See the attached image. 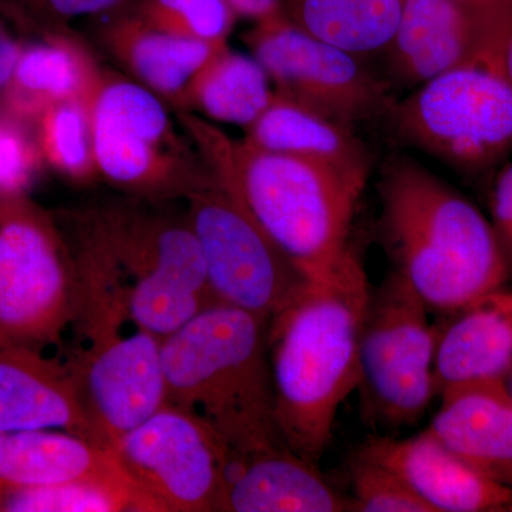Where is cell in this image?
I'll use <instances>...</instances> for the list:
<instances>
[{
  "label": "cell",
  "mask_w": 512,
  "mask_h": 512,
  "mask_svg": "<svg viewBox=\"0 0 512 512\" xmlns=\"http://www.w3.org/2000/svg\"><path fill=\"white\" fill-rule=\"evenodd\" d=\"M126 313L96 309L76 323L86 346L69 366L100 446L113 450L168 403L161 340L146 330L121 333Z\"/></svg>",
  "instance_id": "11"
},
{
  "label": "cell",
  "mask_w": 512,
  "mask_h": 512,
  "mask_svg": "<svg viewBox=\"0 0 512 512\" xmlns=\"http://www.w3.org/2000/svg\"><path fill=\"white\" fill-rule=\"evenodd\" d=\"M429 313L397 272L370 289L360 332L359 389L367 410L387 426L416 423L437 396L436 328Z\"/></svg>",
  "instance_id": "10"
},
{
  "label": "cell",
  "mask_w": 512,
  "mask_h": 512,
  "mask_svg": "<svg viewBox=\"0 0 512 512\" xmlns=\"http://www.w3.org/2000/svg\"><path fill=\"white\" fill-rule=\"evenodd\" d=\"M245 131L244 140L259 150L316 161L367 183L372 161L356 130L278 94Z\"/></svg>",
  "instance_id": "22"
},
{
  "label": "cell",
  "mask_w": 512,
  "mask_h": 512,
  "mask_svg": "<svg viewBox=\"0 0 512 512\" xmlns=\"http://www.w3.org/2000/svg\"><path fill=\"white\" fill-rule=\"evenodd\" d=\"M355 511L306 460L285 443L231 453L220 512Z\"/></svg>",
  "instance_id": "16"
},
{
  "label": "cell",
  "mask_w": 512,
  "mask_h": 512,
  "mask_svg": "<svg viewBox=\"0 0 512 512\" xmlns=\"http://www.w3.org/2000/svg\"><path fill=\"white\" fill-rule=\"evenodd\" d=\"M383 244L397 272L441 315L503 289L510 279L493 224L453 187L407 157L383 165Z\"/></svg>",
  "instance_id": "2"
},
{
  "label": "cell",
  "mask_w": 512,
  "mask_h": 512,
  "mask_svg": "<svg viewBox=\"0 0 512 512\" xmlns=\"http://www.w3.org/2000/svg\"><path fill=\"white\" fill-rule=\"evenodd\" d=\"M505 383H507L508 390H510V394L512 396V370L510 375L507 376V379H505Z\"/></svg>",
  "instance_id": "37"
},
{
  "label": "cell",
  "mask_w": 512,
  "mask_h": 512,
  "mask_svg": "<svg viewBox=\"0 0 512 512\" xmlns=\"http://www.w3.org/2000/svg\"><path fill=\"white\" fill-rule=\"evenodd\" d=\"M36 126L43 161L70 180L89 181L99 175L86 100L55 104L40 116Z\"/></svg>",
  "instance_id": "27"
},
{
  "label": "cell",
  "mask_w": 512,
  "mask_h": 512,
  "mask_svg": "<svg viewBox=\"0 0 512 512\" xmlns=\"http://www.w3.org/2000/svg\"><path fill=\"white\" fill-rule=\"evenodd\" d=\"M404 0H281V12L316 39L363 57L386 52Z\"/></svg>",
  "instance_id": "24"
},
{
  "label": "cell",
  "mask_w": 512,
  "mask_h": 512,
  "mask_svg": "<svg viewBox=\"0 0 512 512\" xmlns=\"http://www.w3.org/2000/svg\"><path fill=\"white\" fill-rule=\"evenodd\" d=\"M512 6L474 9L457 0H404L402 18L384 55L390 76L417 87L457 67L503 56Z\"/></svg>",
  "instance_id": "14"
},
{
  "label": "cell",
  "mask_w": 512,
  "mask_h": 512,
  "mask_svg": "<svg viewBox=\"0 0 512 512\" xmlns=\"http://www.w3.org/2000/svg\"><path fill=\"white\" fill-rule=\"evenodd\" d=\"M82 308V282L59 221L28 192H0V343L57 345Z\"/></svg>",
  "instance_id": "6"
},
{
  "label": "cell",
  "mask_w": 512,
  "mask_h": 512,
  "mask_svg": "<svg viewBox=\"0 0 512 512\" xmlns=\"http://www.w3.org/2000/svg\"><path fill=\"white\" fill-rule=\"evenodd\" d=\"M111 451L158 512H220L229 448L198 417L167 403Z\"/></svg>",
  "instance_id": "13"
},
{
  "label": "cell",
  "mask_w": 512,
  "mask_h": 512,
  "mask_svg": "<svg viewBox=\"0 0 512 512\" xmlns=\"http://www.w3.org/2000/svg\"><path fill=\"white\" fill-rule=\"evenodd\" d=\"M128 9L153 28L207 43H228L238 18L228 0H136Z\"/></svg>",
  "instance_id": "28"
},
{
  "label": "cell",
  "mask_w": 512,
  "mask_h": 512,
  "mask_svg": "<svg viewBox=\"0 0 512 512\" xmlns=\"http://www.w3.org/2000/svg\"><path fill=\"white\" fill-rule=\"evenodd\" d=\"M201 157L204 173L183 200L212 299L271 320L312 279L255 221L224 174Z\"/></svg>",
  "instance_id": "9"
},
{
  "label": "cell",
  "mask_w": 512,
  "mask_h": 512,
  "mask_svg": "<svg viewBox=\"0 0 512 512\" xmlns=\"http://www.w3.org/2000/svg\"><path fill=\"white\" fill-rule=\"evenodd\" d=\"M180 117L197 150L309 279L328 278L355 251L349 235L366 184L328 165L234 140L187 111Z\"/></svg>",
  "instance_id": "3"
},
{
  "label": "cell",
  "mask_w": 512,
  "mask_h": 512,
  "mask_svg": "<svg viewBox=\"0 0 512 512\" xmlns=\"http://www.w3.org/2000/svg\"><path fill=\"white\" fill-rule=\"evenodd\" d=\"M356 454L390 468L434 512L512 510V488L478 473L427 429L406 440L372 437Z\"/></svg>",
  "instance_id": "15"
},
{
  "label": "cell",
  "mask_w": 512,
  "mask_h": 512,
  "mask_svg": "<svg viewBox=\"0 0 512 512\" xmlns=\"http://www.w3.org/2000/svg\"><path fill=\"white\" fill-rule=\"evenodd\" d=\"M70 242L119 286L133 326L163 340L214 303L187 215L110 205L76 215Z\"/></svg>",
  "instance_id": "5"
},
{
  "label": "cell",
  "mask_w": 512,
  "mask_h": 512,
  "mask_svg": "<svg viewBox=\"0 0 512 512\" xmlns=\"http://www.w3.org/2000/svg\"><path fill=\"white\" fill-rule=\"evenodd\" d=\"M501 67H503L504 76L512 86V30L505 40L503 56H501Z\"/></svg>",
  "instance_id": "36"
},
{
  "label": "cell",
  "mask_w": 512,
  "mask_h": 512,
  "mask_svg": "<svg viewBox=\"0 0 512 512\" xmlns=\"http://www.w3.org/2000/svg\"><path fill=\"white\" fill-rule=\"evenodd\" d=\"M352 501L359 512H434L403 478L355 453L349 463Z\"/></svg>",
  "instance_id": "29"
},
{
  "label": "cell",
  "mask_w": 512,
  "mask_h": 512,
  "mask_svg": "<svg viewBox=\"0 0 512 512\" xmlns=\"http://www.w3.org/2000/svg\"><path fill=\"white\" fill-rule=\"evenodd\" d=\"M100 67L89 50L64 29H42L20 56L9 86L2 94L6 116L36 123L55 104L86 100Z\"/></svg>",
  "instance_id": "21"
},
{
  "label": "cell",
  "mask_w": 512,
  "mask_h": 512,
  "mask_svg": "<svg viewBox=\"0 0 512 512\" xmlns=\"http://www.w3.org/2000/svg\"><path fill=\"white\" fill-rule=\"evenodd\" d=\"M268 73L254 56L220 47L185 93L181 111L248 128L274 100Z\"/></svg>",
  "instance_id": "25"
},
{
  "label": "cell",
  "mask_w": 512,
  "mask_h": 512,
  "mask_svg": "<svg viewBox=\"0 0 512 512\" xmlns=\"http://www.w3.org/2000/svg\"><path fill=\"white\" fill-rule=\"evenodd\" d=\"M99 37L136 82L180 110L192 80L227 45L170 35L147 25L128 8L106 15Z\"/></svg>",
  "instance_id": "20"
},
{
  "label": "cell",
  "mask_w": 512,
  "mask_h": 512,
  "mask_svg": "<svg viewBox=\"0 0 512 512\" xmlns=\"http://www.w3.org/2000/svg\"><path fill=\"white\" fill-rule=\"evenodd\" d=\"M457 2L474 9H501L512 6V0H457Z\"/></svg>",
  "instance_id": "35"
},
{
  "label": "cell",
  "mask_w": 512,
  "mask_h": 512,
  "mask_svg": "<svg viewBox=\"0 0 512 512\" xmlns=\"http://www.w3.org/2000/svg\"><path fill=\"white\" fill-rule=\"evenodd\" d=\"M436 328L437 394L458 384L507 379L512 370V292L481 296L444 313Z\"/></svg>",
  "instance_id": "19"
},
{
  "label": "cell",
  "mask_w": 512,
  "mask_h": 512,
  "mask_svg": "<svg viewBox=\"0 0 512 512\" xmlns=\"http://www.w3.org/2000/svg\"><path fill=\"white\" fill-rule=\"evenodd\" d=\"M127 476L113 451L63 430L0 433V491Z\"/></svg>",
  "instance_id": "23"
},
{
  "label": "cell",
  "mask_w": 512,
  "mask_h": 512,
  "mask_svg": "<svg viewBox=\"0 0 512 512\" xmlns=\"http://www.w3.org/2000/svg\"><path fill=\"white\" fill-rule=\"evenodd\" d=\"M353 251L319 281H309L269 320L268 360L282 439L318 463L332 440L340 404L359 387V345L370 295Z\"/></svg>",
  "instance_id": "1"
},
{
  "label": "cell",
  "mask_w": 512,
  "mask_h": 512,
  "mask_svg": "<svg viewBox=\"0 0 512 512\" xmlns=\"http://www.w3.org/2000/svg\"><path fill=\"white\" fill-rule=\"evenodd\" d=\"M238 18L258 20L269 18L281 10V0H228Z\"/></svg>",
  "instance_id": "34"
},
{
  "label": "cell",
  "mask_w": 512,
  "mask_h": 512,
  "mask_svg": "<svg viewBox=\"0 0 512 512\" xmlns=\"http://www.w3.org/2000/svg\"><path fill=\"white\" fill-rule=\"evenodd\" d=\"M158 512L127 476L0 491V512Z\"/></svg>",
  "instance_id": "26"
},
{
  "label": "cell",
  "mask_w": 512,
  "mask_h": 512,
  "mask_svg": "<svg viewBox=\"0 0 512 512\" xmlns=\"http://www.w3.org/2000/svg\"><path fill=\"white\" fill-rule=\"evenodd\" d=\"M86 104L97 174L113 187L144 200L184 198L204 173L191 138L143 84L100 69Z\"/></svg>",
  "instance_id": "8"
},
{
  "label": "cell",
  "mask_w": 512,
  "mask_h": 512,
  "mask_svg": "<svg viewBox=\"0 0 512 512\" xmlns=\"http://www.w3.org/2000/svg\"><path fill=\"white\" fill-rule=\"evenodd\" d=\"M42 28L64 29L70 20L106 16L133 5L136 0H9Z\"/></svg>",
  "instance_id": "31"
},
{
  "label": "cell",
  "mask_w": 512,
  "mask_h": 512,
  "mask_svg": "<svg viewBox=\"0 0 512 512\" xmlns=\"http://www.w3.org/2000/svg\"><path fill=\"white\" fill-rule=\"evenodd\" d=\"M512 511V510H511Z\"/></svg>",
  "instance_id": "38"
},
{
  "label": "cell",
  "mask_w": 512,
  "mask_h": 512,
  "mask_svg": "<svg viewBox=\"0 0 512 512\" xmlns=\"http://www.w3.org/2000/svg\"><path fill=\"white\" fill-rule=\"evenodd\" d=\"M25 430L69 431L99 444L69 363L0 343V433Z\"/></svg>",
  "instance_id": "17"
},
{
  "label": "cell",
  "mask_w": 512,
  "mask_h": 512,
  "mask_svg": "<svg viewBox=\"0 0 512 512\" xmlns=\"http://www.w3.org/2000/svg\"><path fill=\"white\" fill-rule=\"evenodd\" d=\"M40 28L9 0H0V96L15 73L23 50L28 46L30 30Z\"/></svg>",
  "instance_id": "32"
},
{
  "label": "cell",
  "mask_w": 512,
  "mask_h": 512,
  "mask_svg": "<svg viewBox=\"0 0 512 512\" xmlns=\"http://www.w3.org/2000/svg\"><path fill=\"white\" fill-rule=\"evenodd\" d=\"M244 40L275 94L352 130L386 117L396 100L390 84L367 69L362 57L308 35L281 10L255 22Z\"/></svg>",
  "instance_id": "12"
},
{
  "label": "cell",
  "mask_w": 512,
  "mask_h": 512,
  "mask_svg": "<svg viewBox=\"0 0 512 512\" xmlns=\"http://www.w3.org/2000/svg\"><path fill=\"white\" fill-rule=\"evenodd\" d=\"M43 158L20 121L0 117V192H26Z\"/></svg>",
  "instance_id": "30"
},
{
  "label": "cell",
  "mask_w": 512,
  "mask_h": 512,
  "mask_svg": "<svg viewBox=\"0 0 512 512\" xmlns=\"http://www.w3.org/2000/svg\"><path fill=\"white\" fill-rule=\"evenodd\" d=\"M268 325L214 302L161 340L168 403L207 423L231 453L285 443L275 420Z\"/></svg>",
  "instance_id": "4"
},
{
  "label": "cell",
  "mask_w": 512,
  "mask_h": 512,
  "mask_svg": "<svg viewBox=\"0 0 512 512\" xmlns=\"http://www.w3.org/2000/svg\"><path fill=\"white\" fill-rule=\"evenodd\" d=\"M394 136L454 170L481 173L512 151V86L500 57L414 87L386 114Z\"/></svg>",
  "instance_id": "7"
},
{
  "label": "cell",
  "mask_w": 512,
  "mask_h": 512,
  "mask_svg": "<svg viewBox=\"0 0 512 512\" xmlns=\"http://www.w3.org/2000/svg\"><path fill=\"white\" fill-rule=\"evenodd\" d=\"M440 396L427 430L478 473L512 488V396L505 379L458 384Z\"/></svg>",
  "instance_id": "18"
},
{
  "label": "cell",
  "mask_w": 512,
  "mask_h": 512,
  "mask_svg": "<svg viewBox=\"0 0 512 512\" xmlns=\"http://www.w3.org/2000/svg\"><path fill=\"white\" fill-rule=\"evenodd\" d=\"M491 224L503 249L512 239V164L505 167L495 181Z\"/></svg>",
  "instance_id": "33"
}]
</instances>
